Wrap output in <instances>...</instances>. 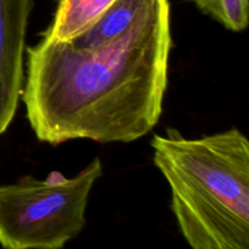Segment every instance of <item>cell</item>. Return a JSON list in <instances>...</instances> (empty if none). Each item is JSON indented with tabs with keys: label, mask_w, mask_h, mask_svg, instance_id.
<instances>
[{
	"label": "cell",
	"mask_w": 249,
	"mask_h": 249,
	"mask_svg": "<svg viewBox=\"0 0 249 249\" xmlns=\"http://www.w3.org/2000/svg\"><path fill=\"white\" fill-rule=\"evenodd\" d=\"M116 0H58L57 10L43 38L67 43L88 28Z\"/></svg>",
	"instance_id": "8992f818"
},
{
	"label": "cell",
	"mask_w": 249,
	"mask_h": 249,
	"mask_svg": "<svg viewBox=\"0 0 249 249\" xmlns=\"http://www.w3.org/2000/svg\"><path fill=\"white\" fill-rule=\"evenodd\" d=\"M199 11L231 32H242L249 23V0H191Z\"/></svg>",
	"instance_id": "52a82bcc"
},
{
	"label": "cell",
	"mask_w": 249,
	"mask_h": 249,
	"mask_svg": "<svg viewBox=\"0 0 249 249\" xmlns=\"http://www.w3.org/2000/svg\"><path fill=\"white\" fill-rule=\"evenodd\" d=\"M172 211L192 249H249V141L238 129L187 139L168 128L151 140Z\"/></svg>",
	"instance_id": "7a4b0ae2"
},
{
	"label": "cell",
	"mask_w": 249,
	"mask_h": 249,
	"mask_svg": "<svg viewBox=\"0 0 249 249\" xmlns=\"http://www.w3.org/2000/svg\"><path fill=\"white\" fill-rule=\"evenodd\" d=\"M104 173L95 158L74 178L53 170L46 179L27 175L0 186V246L4 249H62L85 226L88 199Z\"/></svg>",
	"instance_id": "3957f363"
},
{
	"label": "cell",
	"mask_w": 249,
	"mask_h": 249,
	"mask_svg": "<svg viewBox=\"0 0 249 249\" xmlns=\"http://www.w3.org/2000/svg\"><path fill=\"white\" fill-rule=\"evenodd\" d=\"M151 0H116L85 31L67 41L75 49H92L123 34Z\"/></svg>",
	"instance_id": "5b68a950"
},
{
	"label": "cell",
	"mask_w": 249,
	"mask_h": 249,
	"mask_svg": "<svg viewBox=\"0 0 249 249\" xmlns=\"http://www.w3.org/2000/svg\"><path fill=\"white\" fill-rule=\"evenodd\" d=\"M32 9L33 0H0V135L11 124L21 99Z\"/></svg>",
	"instance_id": "277c9868"
},
{
	"label": "cell",
	"mask_w": 249,
	"mask_h": 249,
	"mask_svg": "<svg viewBox=\"0 0 249 249\" xmlns=\"http://www.w3.org/2000/svg\"><path fill=\"white\" fill-rule=\"evenodd\" d=\"M169 0H151L123 34L92 49L41 38L26 49L22 101L38 140L131 142L160 121L172 51Z\"/></svg>",
	"instance_id": "6da1fadb"
}]
</instances>
